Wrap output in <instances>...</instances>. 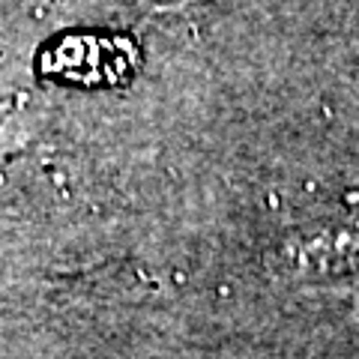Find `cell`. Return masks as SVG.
Listing matches in <instances>:
<instances>
[{"label":"cell","mask_w":359,"mask_h":359,"mask_svg":"<svg viewBox=\"0 0 359 359\" xmlns=\"http://www.w3.org/2000/svg\"><path fill=\"white\" fill-rule=\"evenodd\" d=\"M141 66V51L126 33H60L45 42L36 57L42 78L75 87L126 84Z\"/></svg>","instance_id":"cell-1"}]
</instances>
